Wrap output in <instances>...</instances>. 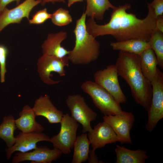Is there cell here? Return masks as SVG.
I'll list each match as a JSON object with an SVG mask.
<instances>
[{"mask_svg":"<svg viewBox=\"0 0 163 163\" xmlns=\"http://www.w3.org/2000/svg\"><path fill=\"white\" fill-rule=\"evenodd\" d=\"M88 137L92 150L94 151L107 144L118 142L117 137L113 129L104 121L95 125L92 130L88 132Z\"/></svg>","mask_w":163,"mask_h":163,"instance_id":"14","label":"cell"},{"mask_svg":"<svg viewBox=\"0 0 163 163\" xmlns=\"http://www.w3.org/2000/svg\"><path fill=\"white\" fill-rule=\"evenodd\" d=\"M60 123L59 132L50 138V142L54 148L59 149L63 154H68L73 148L79 124L68 113L63 114Z\"/></svg>","mask_w":163,"mask_h":163,"instance_id":"6","label":"cell"},{"mask_svg":"<svg viewBox=\"0 0 163 163\" xmlns=\"http://www.w3.org/2000/svg\"><path fill=\"white\" fill-rule=\"evenodd\" d=\"M15 120L14 117L10 114L4 117L0 124V138L5 141L8 148L12 147L16 141L14 133L17 128Z\"/></svg>","mask_w":163,"mask_h":163,"instance_id":"23","label":"cell"},{"mask_svg":"<svg viewBox=\"0 0 163 163\" xmlns=\"http://www.w3.org/2000/svg\"><path fill=\"white\" fill-rule=\"evenodd\" d=\"M67 37V32L63 31L49 34L42 45L43 54L59 58L68 55L69 51L61 45Z\"/></svg>","mask_w":163,"mask_h":163,"instance_id":"16","label":"cell"},{"mask_svg":"<svg viewBox=\"0 0 163 163\" xmlns=\"http://www.w3.org/2000/svg\"><path fill=\"white\" fill-rule=\"evenodd\" d=\"M90 142L88 135L83 133L77 136L74 143L72 163H82L88 160Z\"/></svg>","mask_w":163,"mask_h":163,"instance_id":"21","label":"cell"},{"mask_svg":"<svg viewBox=\"0 0 163 163\" xmlns=\"http://www.w3.org/2000/svg\"><path fill=\"white\" fill-rule=\"evenodd\" d=\"M140 63L143 75L151 82L156 74L158 68L156 55L151 48L145 50L140 56Z\"/></svg>","mask_w":163,"mask_h":163,"instance_id":"19","label":"cell"},{"mask_svg":"<svg viewBox=\"0 0 163 163\" xmlns=\"http://www.w3.org/2000/svg\"><path fill=\"white\" fill-rule=\"evenodd\" d=\"M113 49L140 56L146 49L151 48L149 41L136 39L110 43Z\"/></svg>","mask_w":163,"mask_h":163,"instance_id":"20","label":"cell"},{"mask_svg":"<svg viewBox=\"0 0 163 163\" xmlns=\"http://www.w3.org/2000/svg\"><path fill=\"white\" fill-rule=\"evenodd\" d=\"M152 96L148 110V120L146 128L152 132L158 122L163 118V73L158 68L154 78L151 82Z\"/></svg>","mask_w":163,"mask_h":163,"instance_id":"5","label":"cell"},{"mask_svg":"<svg viewBox=\"0 0 163 163\" xmlns=\"http://www.w3.org/2000/svg\"><path fill=\"white\" fill-rule=\"evenodd\" d=\"M148 12L143 19L136 14L128 13L131 5L125 3L113 9L109 22L103 25L97 23L93 18L86 22L87 31L93 37L110 35L117 41L136 39L149 41L156 29L157 17L152 8L147 3Z\"/></svg>","mask_w":163,"mask_h":163,"instance_id":"1","label":"cell"},{"mask_svg":"<svg viewBox=\"0 0 163 163\" xmlns=\"http://www.w3.org/2000/svg\"><path fill=\"white\" fill-rule=\"evenodd\" d=\"M86 16L84 12L76 21L73 30L75 44L67 56L69 61L75 65H87L96 60L100 55V43L87 31Z\"/></svg>","mask_w":163,"mask_h":163,"instance_id":"3","label":"cell"},{"mask_svg":"<svg viewBox=\"0 0 163 163\" xmlns=\"http://www.w3.org/2000/svg\"><path fill=\"white\" fill-rule=\"evenodd\" d=\"M40 4L42 6L46 4L49 2L54 3L55 2L66 3V0H40Z\"/></svg>","mask_w":163,"mask_h":163,"instance_id":"32","label":"cell"},{"mask_svg":"<svg viewBox=\"0 0 163 163\" xmlns=\"http://www.w3.org/2000/svg\"><path fill=\"white\" fill-rule=\"evenodd\" d=\"M54 25L59 26L68 25L72 21L69 10L60 8L51 14L50 18Z\"/></svg>","mask_w":163,"mask_h":163,"instance_id":"25","label":"cell"},{"mask_svg":"<svg viewBox=\"0 0 163 163\" xmlns=\"http://www.w3.org/2000/svg\"><path fill=\"white\" fill-rule=\"evenodd\" d=\"M8 53V49L6 46L0 44V75L1 83L5 81V75L7 72L6 59Z\"/></svg>","mask_w":163,"mask_h":163,"instance_id":"26","label":"cell"},{"mask_svg":"<svg viewBox=\"0 0 163 163\" xmlns=\"http://www.w3.org/2000/svg\"><path fill=\"white\" fill-rule=\"evenodd\" d=\"M62 153L59 149H51L46 146H39L31 152H16L12 158V163H19L26 161L32 163H51L59 158Z\"/></svg>","mask_w":163,"mask_h":163,"instance_id":"12","label":"cell"},{"mask_svg":"<svg viewBox=\"0 0 163 163\" xmlns=\"http://www.w3.org/2000/svg\"><path fill=\"white\" fill-rule=\"evenodd\" d=\"M151 48L154 51L157 60L158 65L163 69V33L155 29L149 41Z\"/></svg>","mask_w":163,"mask_h":163,"instance_id":"24","label":"cell"},{"mask_svg":"<svg viewBox=\"0 0 163 163\" xmlns=\"http://www.w3.org/2000/svg\"><path fill=\"white\" fill-rule=\"evenodd\" d=\"M51 14L47 11L46 8L39 10L34 14L31 19L29 20L30 24H40L48 19H50Z\"/></svg>","mask_w":163,"mask_h":163,"instance_id":"27","label":"cell"},{"mask_svg":"<svg viewBox=\"0 0 163 163\" xmlns=\"http://www.w3.org/2000/svg\"><path fill=\"white\" fill-rule=\"evenodd\" d=\"M91 98L95 106L104 115L121 113L123 111L118 103L105 89L94 82L88 80L81 86Z\"/></svg>","mask_w":163,"mask_h":163,"instance_id":"4","label":"cell"},{"mask_svg":"<svg viewBox=\"0 0 163 163\" xmlns=\"http://www.w3.org/2000/svg\"><path fill=\"white\" fill-rule=\"evenodd\" d=\"M14 144L11 147L5 150L7 160H9L15 152H25L37 148L39 142H50V137L42 132H20L16 136Z\"/></svg>","mask_w":163,"mask_h":163,"instance_id":"13","label":"cell"},{"mask_svg":"<svg viewBox=\"0 0 163 163\" xmlns=\"http://www.w3.org/2000/svg\"><path fill=\"white\" fill-rule=\"evenodd\" d=\"M149 4L157 17L163 15V0H153Z\"/></svg>","mask_w":163,"mask_h":163,"instance_id":"28","label":"cell"},{"mask_svg":"<svg viewBox=\"0 0 163 163\" xmlns=\"http://www.w3.org/2000/svg\"><path fill=\"white\" fill-rule=\"evenodd\" d=\"M32 108L36 117H43L51 124L60 123L64 114L54 105L48 94L37 99Z\"/></svg>","mask_w":163,"mask_h":163,"instance_id":"15","label":"cell"},{"mask_svg":"<svg viewBox=\"0 0 163 163\" xmlns=\"http://www.w3.org/2000/svg\"><path fill=\"white\" fill-rule=\"evenodd\" d=\"M118 76L115 65H110L96 72L93 77L94 82L105 89L118 103L124 104L127 98L121 88Z\"/></svg>","mask_w":163,"mask_h":163,"instance_id":"9","label":"cell"},{"mask_svg":"<svg viewBox=\"0 0 163 163\" xmlns=\"http://www.w3.org/2000/svg\"><path fill=\"white\" fill-rule=\"evenodd\" d=\"M84 0H68V6L70 7L74 3L78 2H82Z\"/></svg>","mask_w":163,"mask_h":163,"instance_id":"33","label":"cell"},{"mask_svg":"<svg viewBox=\"0 0 163 163\" xmlns=\"http://www.w3.org/2000/svg\"><path fill=\"white\" fill-rule=\"evenodd\" d=\"M103 121L113 129L121 144H132L130 131L135 121L134 117L131 112L123 111L120 114L104 115Z\"/></svg>","mask_w":163,"mask_h":163,"instance_id":"10","label":"cell"},{"mask_svg":"<svg viewBox=\"0 0 163 163\" xmlns=\"http://www.w3.org/2000/svg\"><path fill=\"white\" fill-rule=\"evenodd\" d=\"M115 65L118 76L129 86L136 102L148 111L151 103L152 86L142 73L140 56L120 51Z\"/></svg>","mask_w":163,"mask_h":163,"instance_id":"2","label":"cell"},{"mask_svg":"<svg viewBox=\"0 0 163 163\" xmlns=\"http://www.w3.org/2000/svg\"><path fill=\"white\" fill-rule=\"evenodd\" d=\"M71 113V117L82 126L83 133L91 131V122L96 120L97 114L86 104L84 98L79 94L70 95L66 100Z\"/></svg>","mask_w":163,"mask_h":163,"instance_id":"7","label":"cell"},{"mask_svg":"<svg viewBox=\"0 0 163 163\" xmlns=\"http://www.w3.org/2000/svg\"><path fill=\"white\" fill-rule=\"evenodd\" d=\"M69 60L67 56L62 58L43 55L37 62V69L41 80L48 85L58 84L60 81L54 80L51 78V72H55L60 76L66 75L65 68L68 66Z\"/></svg>","mask_w":163,"mask_h":163,"instance_id":"8","label":"cell"},{"mask_svg":"<svg viewBox=\"0 0 163 163\" xmlns=\"http://www.w3.org/2000/svg\"><path fill=\"white\" fill-rule=\"evenodd\" d=\"M21 0H0V12L4 9L10 3L15 1L17 5L19 4Z\"/></svg>","mask_w":163,"mask_h":163,"instance_id":"30","label":"cell"},{"mask_svg":"<svg viewBox=\"0 0 163 163\" xmlns=\"http://www.w3.org/2000/svg\"><path fill=\"white\" fill-rule=\"evenodd\" d=\"M87 5L85 13L87 16L94 18L98 21H102L104 18L105 11L110 8L116 7L109 0H86Z\"/></svg>","mask_w":163,"mask_h":163,"instance_id":"22","label":"cell"},{"mask_svg":"<svg viewBox=\"0 0 163 163\" xmlns=\"http://www.w3.org/2000/svg\"><path fill=\"white\" fill-rule=\"evenodd\" d=\"M41 2L40 0H25L12 9L5 7L0 12V33L10 24L20 23L24 18L29 20L32 10Z\"/></svg>","mask_w":163,"mask_h":163,"instance_id":"11","label":"cell"},{"mask_svg":"<svg viewBox=\"0 0 163 163\" xmlns=\"http://www.w3.org/2000/svg\"><path fill=\"white\" fill-rule=\"evenodd\" d=\"M18 114L19 117L15 121L17 128L21 132H42L43 131L44 127L36 121L34 112L28 105L24 106Z\"/></svg>","mask_w":163,"mask_h":163,"instance_id":"17","label":"cell"},{"mask_svg":"<svg viewBox=\"0 0 163 163\" xmlns=\"http://www.w3.org/2000/svg\"><path fill=\"white\" fill-rule=\"evenodd\" d=\"M156 29L163 33V16L157 17L156 22Z\"/></svg>","mask_w":163,"mask_h":163,"instance_id":"31","label":"cell"},{"mask_svg":"<svg viewBox=\"0 0 163 163\" xmlns=\"http://www.w3.org/2000/svg\"><path fill=\"white\" fill-rule=\"evenodd\" d=\"M116 155L115 163H145L149 156L145 150H132L117 145L115 149Z\"/></svg>","mask_w":163,"mask_h":163,"instance_id":"18","label":"cell"},{"mask_svg":"<svg viewBox=\"0 0 163 163\" xmlns=\"http://www.w3.org/2000/svg\"><path fill=\"white\" fill-rule=\"evenodd\" d=\"M89 163H101V161L98 160V157L95 153V151L90 150L89 154V157L88 159Z\"/></svg>","mask_w":163,"mask_h":163,"instance_id":"29","label":"cell"}]
</instances>
